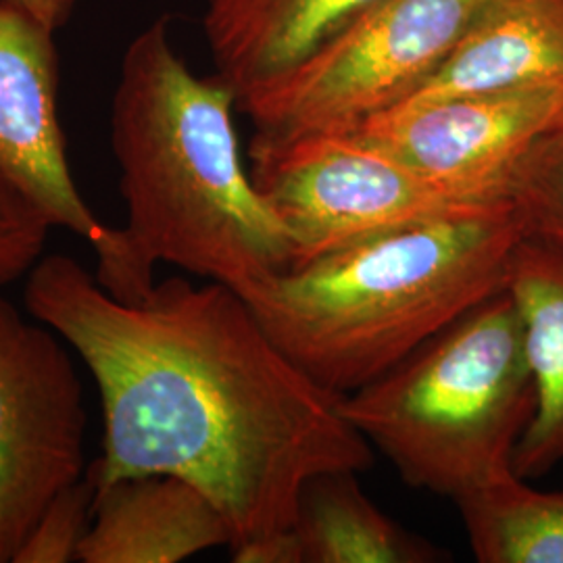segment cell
Returning a JSON list of instances; mask_svg holds the SVG:
<instances>
[{
  "label": "cell",
  "instance_id": "5",
  "mask_svg": "<svg viewBox=\"0 0 563 563\" xmlns=\"http://www.w3.org/2000/svg\"><path fill=\"white\" fill-rule=\"evenodd\" d=\"M486 0H380L290 74L241 102L255 141L346 134L409 101Z\"/></svg>",
  "mask_w": 563,
  "mask_h": 563
},
{
  "label": "cell",
  "instance_id": "12",
  "mask_svg": "<svg viewBox=\"0 0 563 563\" xmlns=\"http://www.w3.org/2000/svg\"><path fill=\"white\" fill-rule=\"evenodd\" d=\"M549 84H563V0H486L439 71L399 107Z\"/></svg>",
  "mask_w": 563,
  "mask_h": 563
},
{
  "label": "cell",
  "instance_id": "7",
  "mask_svg": "<svg viewBox=\"0 0 563 563\" xmlns=\"http://www.w3.org/2000/svg\"><path fill=\"white\" fill-rule=\"evenodd\" d=\"M0 178L53 223L97 255V280L120 301H139L155 286L121 228L102 223L71 176L59 120V55L55 32L0 0Z\"/></svg>",
  "mask_w": 563,
  "mask_h": 563
},
{
  "label": "cell",
  "instance_id": "18",
  "mask_svg": "<svg viewBox=\"0 0 563 563\" xmlns=\"http://www.w3.org/2000/svg\"><path fill=\"white\" fill-rule=\"evenodd\" d=\"M51 228L36 205L0 178V286L20 280L38 263Z\"/></svg>",
  "mask_w": 563,
  "mask_h": 563
},
{
  "label": "cell",
  "instance_id": "6",
  "mask_svg": "<svg viewBox=\"0 0 563 563\" xmlns=\"http://www.w3.org/2000/svg\"><path fill=\"white\" fill-rule=\"evenodd\" d=\"M251 162L255 186L288 232L290 267L505 199L432 180L351 132L253 139Z\"/></svg>",
  "mask_w": 563,
  "mask_h": 563
},
{
  "label": "cell",
  "instance_id": "2",
  "mask_svg": "<svg viewBox=\"0 0 563 563\" xmlns=\"http://www.w3.org/2000/svg\"><path fill=\"white\" fill-rule=\"evenodd\" d=\"M236 97L199 78L159 18L130 42L111 104L121 232L146 267L176 265L236 292L292 263L288 232L244 169Z\"/></svg>",
  "mask_w": 563,
  "mask_h": 563
},
{
  "label": "cell",
  "instance_id": "1",
  "mask_svg": "<svg viewBox=\"0 0 563 563\" xmlns=\"http://www.w3.org/2000/svg\"><path fill=\"white\" fill-rule=\"evenodd\" d=\"M23 299L99 388L97 490L136 476L186 481L225 516L234 547L290 528L311 478L374 463L342 395L290 362L225 284L167 278L120 301L55 253L27 272Z\"/></svg>",
  "mask_w": 563,
  "mask_h": 563
},
{
  "label": "cell",
  "instance_id": "11",
  "mask_svg": "<svg viewBox=\"0 0 563 563\" xmlns=\"http://www.w3.org/2000/svg\"><path fill=\"white\" fill-rule=\"evenodd\" d=\"M232 539L225 516L197 486L136 476L97 490L78 562L178 563Z\"/></svg>",
  "mask_w": 563,
  "mask_h": 563
},
{
  "label": "cell",
  "instance_id": "19",
  "mask_svg": "<svg viewBox=\"0 0 563 563\" xmlns=\"http://www.w3.org/2000/svg\"><path fill=\"white\" fill-rule=\"evenodd\" d=\"M7 2L20 7L25 13H30L34 20H38L46 27H51L53 32H57L69 21L74 4H76V0H7Z\"/></svg>",
  "mask_w": 563,
  "mask_h": 563
},
{
  "label": "cell",
  "instance_id": "15",
  "mask_svg": "<svg viewBox=\"0 0 563 563\" xmlns=\"http://www.w3.org/2000/svg\"><path fill=\"white\" fill-rule=\"evenodd\" d=\"M455 504L478 562L563 563V488H532L509 470Z\"/></svg>",
  "mask_w": 563,
  "mask_h": 563
},
{
  "label": "cell",
  "instance_id": "9",
  "mask_svg": "<svg viewBox=\"0 0 563 563\" xmlns=\"http://www.w3.org/2000/svg\"><path fill=\"white\" fill-rule=\"evenodd\" d=\"M563 113V84L399 107L355 132L432 180L474 197H507L523 153Z\"/></svg>",
  "mask_w": 563,
  "mask_h": 563
},
{
  "label": "cell",
  "instance_id": "4",
  "mask_svg": "<svg viewBox=\"0 0 563 563\" xmlns=\"http://www.w3.org/2000/svg\"><path fill=\"white\" fill-rule=\"evenodd\" d=\"M342 413L407 484L451 497L514 470L537 388L520 311L507 288L465 311L380 378L342 397Z\"/></svg>",
  "mask_w": 563,
  "mask_h": 563
},
{
  "label": "cell",
  "instance_id": "13",
  "mask_svg": "<svg viewBox=\"0 0 563 563\" xmlns=\"http://www.w3.org/2000/svg\"><path fill=\"white\" fill-rule=\"evenodd\" d=\"M505 288L522 318L537 388L534 416L516 446L514 470L534 481L563 463V249L523 236L511 253Z\"/></svg>",
  "mask_w": 563,
  "mask_h": 563
},
{
  "label": "cell",
  "instance_id": "14",
  "mask_svg": "<svg viewBox=\"0 0 563 563\" xmlns=\"http://www.w3.org/2000/svg\"><path fill=\"white\" fill-rule=\"evenodd\" d=\"M292 530L302 563H437L446 555L376 507L355 472L320 474L305 484Z\"/></svg>",
  "mask_w": 563,
  "mask_h": 563
},
{
  "label": "cell",
  "instance_id": "10",
  "mask_svg": "<svg viewBox=\"0 0 563 563\" xmlns=\"http://www.w3.org/2000/svg\"><path fill=\"white\" fill-rule=\"evenodd\" d=\"M380 0H207L216 76L236 107L272 86Z\"/></svg>",
  "mask_w": 563,
  "mask_h": 563
},
{
  "label": "cell",
  "instance_id": "17",
  "mask_svg": "<svg viewBox=\"0 0 563 563\" xmlns=\"http://www.w3.org/2000/svg\"><path fill=\"white\" fill-rule=\"evenodd\" d=\"M97 483L86 472L78 483L63 488L44 507L41 518L23 539L13 563L78 562L80 544L92 522Z\"/></svg>",
  "mask_w": 563,
  "mask_h": 563
},
{
  "label": "cell",
  "instance_id": "16",
  "mask_svg": "<svg viewBox=\"0 0 563 563\" xmlns=\"http://www.w3.org/2000/svg\"><path fill=\"white\" fill-rule=\"evenodd\" d=\"M507 197L526 236L563 249V113L523 153Z\"/></svg>",
  "mask_w": 563,
  "mask_h": 563
},
{
  "label": "cell",
  "instance_id": "3",
  "mask_svg": "<svg viewBox=\"0 0 563 563\" xmlns=\"http://www.w3.org/2000/svg\"><path fill=\"white\" fill-rule=\"evenodd\" d=\"M523 236L505 197L292 265L239 295L290 362L344 397L504 290Z\"/></svg>",
  "mask_w": 563,
  "mask_h": 563
},
{
  "label": "cell",
  "instance_id": "8",
  "mask_svg": "<svg viewBox=\"0 0 563 563\" xmlns=\"http://www.w3.org/2000/svg\"><path fill=\"white\" fill-rule=\"evenodd\" d=\"M59 334L0 297V563L84 476L81 384Z\"/></svg>",
  "mask_w": 563,
  "mask_h": 563
}]
</instances>
